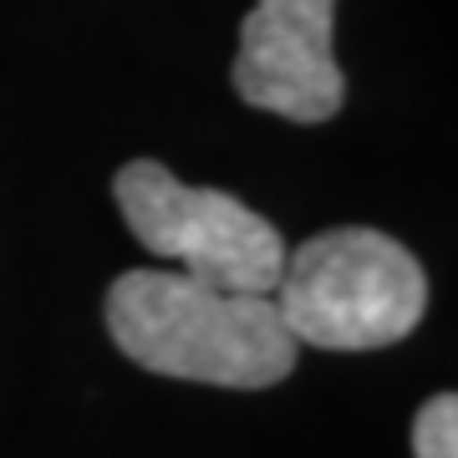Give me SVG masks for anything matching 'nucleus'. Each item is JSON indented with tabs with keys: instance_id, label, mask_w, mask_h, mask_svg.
<instances>
[{
	"instance_id": "obj_1",
	"label": "nucleus",
	"mask_w": 458,
	"mask_h": 458,
	"mask_svg": "<svg viewBox=\"0 0 458 458\" xmlns=\"http://www.w3.org/2000/svg\"><path fill=\"white\" fill-rule=\"evenodd\" d=\"M107 331L123 357L148 372L234 393L285 382L301 352L270 295L225 291L164 265L113 280Z\"/></svg>"
},
{
	"instance_id": "obj_2",
	"label": "nucleus",
	"mask_w": 458,
	"mask_h": 458,
	"mask_svg": "<svg viewBox=\"0 0 458 458\" xmlns=\"http://www.w3.org/2000/svg\"><path fill=\"white\" fill-rule=\"evenodd\" d=\"M270 301L295 346L377 352L423 321L428 276L412 250L382 229H327L301 250H285Z\"/></svg>"
},
{
	"instance_id": "obj_3",
	"label": "nucleus",
	"mask_w": 458,
	"mask_h": 458,
	"mask_svg": "<svg viewBox=\"0 0 458 458\" xmlns=\"http://www.w3.org/2000/svg\"><path fill=\"white\" fill-rule=\"evenodd\" d=\"M117 209L153 260L225 291L270 295L285 265L280 229L225 189L179 183L164 164L132 158L113 183Z\"/></svg>"
},
{
	"instance_id": "obj_4",
	"label": "nucleus",
	"mask_w": 458,
	"mask_h": 458,
	"mask_svg": "<svg viewBox=\"0 0 458 458\" xmlns=\"http://www.w3.org/2000/svg\"><path fill=\"white\" fill-rule=\"evenodd\" d=\"M336 0H255L240 26L234 92L285 123H327L342 113L346 77L331 47Z\"/></svg>"
},
{
	"instance_id": "obj_5",
	"label": "nucleus",
	"mask_w": 458,
	"mask_h": 458,
	"mask_svg": "<svg viewBox=\"0 0 458 458\" xmlns=\"http://www.w3.org/2000/svg\"><path fill=\"white\" fill-rule=\"evenodd\" d=\"M412 454L418 458H458V397H428L418 423H412Z\"/></svg>"
}]
</instances>
